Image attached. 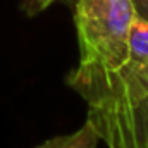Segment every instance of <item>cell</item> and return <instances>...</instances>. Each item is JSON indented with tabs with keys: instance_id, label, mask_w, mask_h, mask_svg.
<instances>
[{
	"instance_id": "cell-5",
	"label": "cell",
	"mask_w": 148,
	"mask_h": 148,
	"mask_svg": "<svg viewBox=\"0 0 148 148\" xmlns=\"http://www.w3.org/2000/svg\"><path fill=\"white\" fill-rule=\"evenodd\" d=\"M52 2H55V0H24L23 9H24V12L28 16H35L38 12L45 10Z\"/></svg>"
},
{
	"instance_id": "cell-3",
	"label": "cell",
	"mask_w": 148,
	"mask_h": 148,
	"mask_svg": "<svg viewBox=\"0 0 148 148\" xmlns=\"http://www.w3.org/2000/svg\"><path fill=\"white\" fill-rule=\"evenodd\" d=\"M100 136L95 127L86 121L79 129L69 134L53 136L36 148H98Z\"/></svg>"
},
{
	"instance_id": "cell-4",
	"label": "cell",
	"mask_w": 148,
	"mask_h": 148,
	"mask_svg": "<svg viewBox=\"0 0 148 148\" xmlns=\"http://www.w3.org/2000/svg\"><path fill=\"white\" fill-rule=\"evenodd\" d=\"M131 62H148V23L136 17L129 33V59Z\"/></svg>"
},
{
	"instance_id": "cell-1",
	"label": "cell",
	"mask_w": 148,
	"mask_h": 148,
	"mask_svg": "<svg viewBox=\"0 0 148 148\" xmlns=\"http://www.w3.org/2000/svg\"><path fill=\"white\" fill-rule=\"evenodd\" d=\"M66 83L86 102V121L107 148H148V62L115 71L77 64Z\"/></svg>"
},
{
	"instance_id": "cell-6",
	"label": "cell",
	"mask_w": 148,
	"mask_h": 148,
	"mask_svg": "<svg viewBox=\"0 0 148 148\" xmlns=\"http://www.w3.org/2000/svg\"><path fill=\"white\" fill-rule=\"evenodd\" d=\"M133 5H134L136 17L148 23V0H133Z\"/></svg>"
},
{
	"instance_id": "cell-2",
	"label": "cell",
	"mask_w": 148,
	"mask_h": 148,
	"mask_svg": "<svg viewBox=\"0 0 148 148\" xmlns=\"http://www.w3.org/2000/svg\"><path fill=\"white\" fill-rule=\"evenodd\" d=\"M71 12L79 64L115 71L127 62L129 33L136 19L133 0H76Z\"/></svg>"
},
{
	"instance_id": "cell-7",
	"label": "cell",
	"mask_w": 148,
	"mask_h": 148,
	"mask_svg": "<svg viewBox=\"0 0 148 148\" xmlns=\"http://www.w3.org/2000/svg\"><path fill=\"white\" fill-rule=\"evenodd\" d=\"M60 2H62V3H64L66 7H69V9H73L74 3H76V0H60Z\"/></svg>"
}]
</instances>
